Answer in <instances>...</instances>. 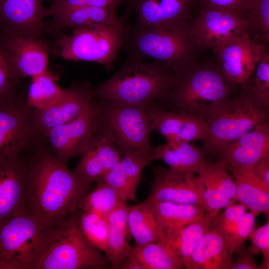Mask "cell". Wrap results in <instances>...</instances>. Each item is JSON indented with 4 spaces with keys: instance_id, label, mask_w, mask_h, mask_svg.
<instances>
[{
    "instance_id": "1",
    "label": "cell",
    "mask_w": 269,
    "mask_h": 269,
    "mask_svg": "<svg viewBox=\"0 0 269 269\" xmlns=\"http://www.w3.org/2000/svg\"><path fill=\"white\" fill-rule=\"evenodd\" d=\"M27 166V213L52 229L76 210L91 184L51 153L38 155Z\"/></svg>"
},
{
    "instance_id": "2",
    "label": "cell",
    "mask_w": 269,
    "mask_h": 269,
    "mask_svg": "<svg viewBox=\"0 0 269 269\" xmlns=\"http://www.w3.org/2000/svg\"><path fill=\"white\" fill-rule=\"evenodd\" d=\"M174 77V72L161 64L133 56L93 93L111 102L148 106L168 97Z\"/></svg>"
},
{
    "instance_id": "3",
    "label": "cell",
    "mask_w": 269,
    "mask_h": 269,
    "mask_svg": "<svg viewBox=\"0 0 269 269\" xmlns=\"http://www.w3.org/2000/svg\"><path fill=\"white\" fill-rule=\"evenodd\" d=\"M174 82L167 98L177 110L205 120L230 98L234 85L220 68L200 65L194 61L175 72Z\"/></svg>"
},
{
    "instance_id": "4",
    "label": "cell",
    "mask_w": 269,
    "mask_h": 269,
    "mask_svg": "<svg viewBox=\"0 0 269 269\" xmlns=\"http://www.w3.org/2000/svg\"><path fill=\"white\" fill-rule=\"evenodd\" d=\"M130 46L134 56L153 59L173 72L194 61V53L198 49L189 20L136 28Z\"/></svg>"
},
{
    "instance_id": "5",
    "label": "cell",
    "mask_w": 269,
    "mask_h": 269,
    "mask_svg": "<svg viewBox=\"0 0 269 269\" xmlns=\"http://www.w3.org/2000/svg\"><path fill=\"white\" fill-rule=\"evenodd\" d=\"M205 121L209 134L203 148L206 153L217 154L244 134L269 122V107L264 106L245 91L229 99Z\"/></svg>"
},
{
    "instance_id": "6",
    "label": "cell",
    "mask_w": 269,
    "mask_h": 269,
    "mask_svg": "<svg viewBox=\"0 0 269 269\" xmlns=\"http://www.w3.org/2000/svg\"><path fill=\"white\" fill-rule=\"evenodd\" d=\"M109 264L86 239L73 213L50 230L36 269H103Z\"/></svg>"
},
{
    "instance_id": "7",
    "label": "cell",
    "mask_w": 269,
    "mask_h": 269,
    "mask_svg": "<svg viewBox=\"0 0 269 269\" xmlns=\"http://www.w3.org/2000/svg\"><path fill=\"white\" fill-rule=\"evenodd\" d=\"M0 269H36L51 229L29 214L0 224Z\"/></svg>"
},
{
    "instance_id": "8",
    "label": "cell",
    "mask_w": 269,
    "mask_h": 269,
    "mask_svg": "<svg viewBox=\"0 0 269 269\" xmlns=\"http://www.w3.org/2000/svg\"><path fill=\"white\" fill-rule=\"evenodd\" d=\"M125 25L96 24L73 29L69 36L56 41L64 59L84 61L110 65L126 41Z\"/></svg>"
},
{
    "instance_id": "9",
    "label": "cell",
    "mask_w": 269,
    "mask_h": 269,
    "mask_svg": "<svg viewBox=\"0 0 269 269\" xmlns=\"http://www.w3.org/2000/svg\"><path fill=\"white\" fill-rule=\"evenodd\" d=\"M111 103L104 113L102 132L114 141L122 155L136 150H153L147 106Z\"/></svg>"
},
{
    "instance_id": "10",
    "label": "cell",
    "mask_w": 269,
    "mask_h": 269,
    "mask_svg": "<svg viewBox=\"0 0 269 269\" xmlns=\"http://www.w3.org/2000/svg\"><path fill=\"white\" fill-rule=\"evenodd\" d=\"M190 30L198 49L216 50L248 33L247 15L217 8H203L190 22ZM249 34V33H248Z\"/></svg>"
},
{
    "instance_id": "11",
    "label": "cell",
    "mask_w": 269,
    "mask_h": 269,
    "mask_svg": "<svg viewBox=\"0 0 269 269\" xmlns=\"http://www.w3.org/2000/svg\"><path fill=\"white\" fill-rule=\"evenodd\" d=\"M154 179L146 200L170 202L202 207L204 187L199 175L169 168H153Z\"/></svg>"
},
{
    "instance_id": "12",
    "label": "cell",
    "mask_w": 269,
    "mask_h": 269,
    "mask_svg": "<svg viewBox=\"0 0 269 269\" xmlns=\"http://www.w3.org/2000/svg\"><path fill=\"white\" fill-rule=\"evenodd\" d=\"M98 113L93 107L75 119L54 127L45 134L54 155L65 163L82 155L97 129Z\"/></svg>"
},
{
    "instance_id": "13",
    "label": "cell",
    "mask_w": 269,
    "mask_h": 269,
    "mask_svg": "<svg viewBox=\"0 0 269 269\" xmlns=\"http://www.w3.org/2000/svg\"><path fill=\"white\" fill-rule=\"evenodd\" d=\"M266 45L247 33L214 52L225 77L234 85H243L252 76Z\"/></svg>"
},
{
    "instance_id": "14",
    "label": "cell",
    "mask_w": 269,
    "mask_h": 269,
    "mask_svg": "<svg viewBox=\"0 0 269 269\" xmlns=\"http://www.w3.org/2000/svg\"><path fill=\"white\" fill-rule=\"evenodd\" d=\"M147 111L152 131H156L166 142L202 141L208 137L206 121L202 117L177 110L168 111L157 107L147 106Z\"/></svg>"
},
{
    "instance_id": "15",
    "label": "cell",
    "mask_w": 269,
    "mask_h": 269,
    "mask_svg": "<svg viewBox=\"0 0 269 269\" xmlns=\"http://www.w3.org/2000/svg\"><path fill=\"white\" fill-rule=\"evenodd\" d=\"M28 166L20 157L0 159V224L26 210Z\"/></svg>"
},
{
    "instance_id": "16",
    "label": "cell",
    "mask_w": 269,
    "mask_h": 269,
    "mask_svg": "<svg viewBox=\"0 0 269 269\" xmlns=\"http://www.w3.org/2000/svg\"><path fill=\"white\" fill-rule=\"evenodd\" d=\"M0 51L22 77H31L48 70V46L42 39L4 31Z\"/></svg>"
},
{
    "instance_id": "17",
    "label": "cell",
    "mask_w": 269,
    "mask_h": 269,
    "mask_svg": "<svg viewBox=\"0 0 269 269\" xmlns=\"http://www.w3.org/2000/svg\"><path fill=\"white\" fill-rule=\"evenodd\" d=\"M42 0H0L4 31L41 39L46 9Z\"/></svg>"
},
{
    "instance_id": "18",
    "label": "cell",
    "mask_w": 269,
    "mask_h": 269,
    "mask_svg": "<svg viewBox=\"0 0 269 269\" xmlns=\"http://www.w3.org/2000/svg\"><path fill=\"white\" fill-rule=\"evenodd\" d=\"M217 154V161L226 167L254 168L269 156V122L244 134Z\"/></svg>"
},
{
    "instance_id": "19",
    "label": "cell",
    "mask_w": 269,
    "mask_h": 269,
    "mask_svg": "<svg viewBox=\"0 0 269 269\" xmlns=\"http://www.w3.org/2000/svg\"><path fill=\"white\" fill-rule=\"evenodd\" d=\"M93 92L87 88L65 89L62 96L48 107L38 110L35 126L44 135L51 129L70 122L84 114L93 106Z\"/></svg>"
},
{
    "instance_id": "20",
    "label": "cell",
    "mask_w": 269,
    "mask_h": 269,
    "mask_svg": "<svg viewBox=\"0 0 269 269\" xmlns=\"http://www.w3.org/2000/svg\"><path fill=\"white\" fill-rule=\"evenodd\" d=\"M193 0H123L128 12H134L136 28L189 20Z\"/></svg>"
},
{
    "instance_id": "21",
    "label": "cell",
    "mask_w": 269,
    "mask_h": 269,
    "mask_svg": "<svg viewBox=\"0 0 269 269\" xmlns=\"http://www.w3.org/2000/svg\"><path fill=\"white\" fill-rule=\"evenodd\" d=\"M198 175L204 187L202 208L205 212L217 215L236 201L235 182L224 164L218 161L207 162Z\"/></svg>"
},
{
    "instance_id": "22",
    "label": "cell",
    "mask_w": 269,
    "mask_h": 269,
    "mask_svg": "<svg viewBox=\"0 0 269 269\" xmlns=\"http://www.w3.org/2000/svg\"><path fill=\"white\" fill-rule=\"evenodd\" d=\"M122 156L114 141L102 132L94 136L75 171L90 184L98 182L120 161Z\"/></svg>"
},
{
    "instance_id": "23",
    "label": "cell",
    "mask_w": 269,
    "mask_h": 269,
    "mask_svg": "<svg viewBox=\"0 0 269 269\" xmlns=\"http://www.w3.org/2000/svg\"><path fill=\"white\" fill-rule=\"evenodd\" d=\"M30 132L25 110L14 106L1 108L0 159L20 157L28 143Z\"/></svg>"
},
{
    "instance_id": "24",
    "label": "cell",
    "mask_w": 269,
    "mask_h": 269,
    "mask_svg": "<svg viewBox=\"0 0 269 269\" xmlns=\"http://www.w3.org/2000/svg\"><path fill=\"white\" fill-rule=\"evenodd\" d=\"M236 184V201L269 220V187L254 168L227 167Z\"/></svg>"
},
{
    "instance_id": "25",
    "label": "cell",
    "mask_w": 269,
    "mask_h": 269,
    "mask_svg": "<svg viewBox=\"0 0 269 269\" xmlns=\"http://www.w3.org/2000/svg\"><path fill=\"white\" fill-rule=\"evenodd\" d=\"M206 154L203 147L186 141L166 142L153 148L154 160H162L173 170L197 174L206 167Z\"/></svg>"
},
{
    "instance_id": "26",
    "label": "cell",
    "mask_w": 269,
    "mask_h": 269,
    "mask_svg": "<svg viewBox=\"0 0 269 269\" xmlns=\"http://www.w3.org/2000/svg\"><path fill=\"white\" fill-rule=\"evenodd\" d=\"M233 255L224 238L210 229L196 247L186 269H229Z\"/></svg>"
},
{
    "instance_id": "27",
    "label": "cell",
    "mask_w": 269,
    "mask_h": 269,
    "mask_svg": "<svg viewBox=\"0 0 269 269\" xmlns=\"http://www.w3.org/2000/svg\"><path fill=\"white\" fill-rule=\"evenodd\" d=\"M217 215L206 212L201 219L186 225L158 242L169 248L186 269L193 252L204 235L210 230L213 219Z\"/></svg>"
},
{
    "instance_id": "28",
    "label": "cell",
    "mask_w": 269,
    "mask_h": 269,
    "mask_svg": "<svg viewBox=\"0 0 269 269\" xmlns=\"http://www.w3.org/2000/svg\"><path fill=\"white\" fill-rule=\"evenodd\" d=\"M128 208L126 202L122 203L107 217L109 229L105 254L112 269H121L132 249L126 240Z\"/></svg>"
},
{
    "instance_id": "29",
    "label": "cell",
    "mask_w": 269,
    "mask_h": 269,
    "mask_svg": "<svg viewBox=\"0 0 269 269\" xmlns=\"http://www.w3.org/2000/svg\"><path fill=\"white\" fill-rule=\"evenodd\" d=\"M116 9L86 6L72 9L53 17V27L56 29H74L84 26L103 24L125 25V19L129 14L126 13L119 17Z\"/></svg>"
},
{
    "instance_id": "30",
    "label": "cell",
    "mask_w": 269,
    "mask_h": 269,
    "mask_svg": "<svg viewBox=\"0 0 269 269\" xmlns=\"http://www.w3.org/2000/svg\"><path fill=\"white\" fill-rule=\"evenodd\" d=\"M152 202L162 234L161 239L189 224L201 219L206 213L202 207L196 205L170 202Z\"/></svg>"
},
{
    "instance_id": "31",
    "label": "cell",
    "mask_w": 269,
    "mask_h": 269,
    "mask_svg": "<svg viewBox=\"0 0 269 269\" xmlns=\"http://www.w3.org/2000/svg\"><path fill=\"white\" fill-rule=\"evenodd\" d=\"M128 227L136 245L157 242L162 238L153 203L147 200L129 207Z\"/></svg>"
},
{
    "instance_id": "32",
    "label": "cell",
    "mask_w": 269,
    "mask_h": 269,
    "mask_svg": "<svg viewBox=\"0 0 269 269\" xmlns=\"http://www.w3.org/2000/svg\"><path fill=\"white\" fill-rule=\"evenodd\" d=\"M133 251L144 269H184L182 262L165 245L152 242L133 247Z\"/></svg>"
},
{
    "instance_id": "33",
    "label": "cell",
    "mask_w": 269,
    "mask_h": 269,
    "mask_svg": "<svg viewBox=\"0 0 269 269\" xmlns=\"http://www.w3.org/2000/svg\"><path fill=\"white\" fill-rule=\"evenodd\" d=\"M57 76L48 70L32 77L28 94L29 105L40 110L56 102L65 90L57 84Z\"/></svg>"
},
{
    "instance_id": "34",
    "label": "cell",
    "mask_w": 269,
    "mask_h": 269,
    "mask_svg": "<svg viewBox=\"0 0 269 269\" xmlns=\"http://www.w3.org/2000/svg\"><path fill=\"white\" fill-rule=\"evenodd\" d=\"M95 189L82 199L78 208L81 211L94 212L105 217L122 203L123 200L118 192L105 182H97Z\"/></svg>"
},
{
    "instance_id": "35",
    "label": "cell",
    "mask_w": 269,
    "mask_h": 269,
    "mask_svg": "<svg viewBox=\"0 0 269 269\" xmlns=\"http://www.w3.org/2000/svg\"><path fill=\"white\" fill-rule=\"evenodd\" d=\"M153 160V150L139 149L125 153L120 161L116 164L135 196L143 171Z\"/></svg>"
},
{
    "instance_id": "36",
    "label": "cell",
    "mask_w": 269,
    "mask_h": 269,
    "mask_svg": "<svg viewBox=\"0 0 269 269\" xmlns=\"http://www.w3.org/2000/svg\"><path fill=\"white\" fill-rule=\"evenodd\" d=\"M81 211L78 216L73 212L81 232L91 245L106 253L109 229L107 218L94 212Z\"/></svg>"
},
{
    "instance_id": "37",
    "label": "cell",
    "mask_w": 269,
    "mask_h": 269,
    "mask_svg": "<svg viewBox=\"0 0 269 269\" xmlns=\"http://www.w3.org/2000/svg\"><path fill=\"white\" fill-rule=\"evenodd\" d=\"M246 84V92L264 106L269 107V48L267 44Z\"/></svg>"
},
{
    "instance_id": "38",
    "label": "cell",
    "mask_w": 269,
    "mask_h": 269,
    "mask_svg": "<svg viewBox=\"0 0 269 269\" xmlns=\"http://www.w3.org/2000/svg\"><path fill=\"white\" fill-rule=\"evenodd\" d=\"M247 15L249 34L262 41L269 32V0H254Z\"/></svg>"
},
{
    "instance_id": "39",
    "label": "cell",
    "mask_w": 269,
    "mask_h": 269,
    "mask_svg": "<svg viewBox=\"0 0 269 269\" xmlns=\"http://www.w3.org/2000/svg\"><path fill=\"white\" fill-rule=\"evenodd\" d=\"M246 207L242 204H232L219 213L213 219L210 229L220 233L226 241L232 234L240 220L247 212Z\"/></svg>"
},
{
    "instance_id": "40",
    "label": "cell",
    "mask_w": 269,
    "mask_h": 269,
    "mask_svg": "<svg viewBox=\"0 0 269 269\" xmlns=\"http://www.w3.org/2000/svg\"><path fill=\"white\" fill-rule=\"evenodd\" d=\"M258 212L250 211L243 215L235 230L226 240L230 251L235 254L236 250L245 244L254 231Z\"/></svg>"
},
{
    "instance_id": "41",
    "label": "cell",
    "mask_w": 269,
    "mask_h": 269,
    "mask_svg": "<svg viewBox=\"0 0 269 269\" xmlns=\"http://www.w3.org/2000/svg\"><path fill=\"white\" fill-rule=\"evenodd\" d=\"M22 77L0 50V96L6 100L13 94L18 79Z\"/></svg>"
},
{
    "instance_id": "42",
    "label": "cell",
    "mask_w": 269,
    "mask_h": 269,
    "mask_svg": "<svg viewBox=\"0 0 269 269\" xmlns=\"http://www.w3.org/2000/svg\"><path fill=\"white\" fill-rule=\"evenodd\" d=\"M249 239L250 249L254 255L261 253L263 261L269 259V220L263 226L255 229Z\"/></svg>"
},
{
    "instance_id": "43",
    "label": "cell",
    "mask_w": 269,
    "mask_h": 269,
    "mask_svg": "<svg viewBox=\"0 0 269 269\" xmlns=\"http://www.w3.org/2000/svg\"><path fill=\"white\" fill-rule=\"evenodd\" d=\"M254 0H202L203 8H217L247 15Z\"/></svg>"
},
{
    "instance_id": "44",
    "label": "cell",
    "mask_w": 269,
    "mask_h": 269,
    "mask_svg": "<svg viewBox=\"0 0 269 269\" xmlns=\"http://www.w3.org/2000/svg\"><path fill=\"white\" fill-rule=\"evenodd\" d=\"M235 253L237 254V259L233 261L229 269H260L255 260L254 254L245 244Z\"/></svg>"
},
{
    "instance_id": "45",
    "label": "cell",
    "mask_w": 269,
    "mask_h": 269,
    "mask_svg": "<svg viewBox=\"0 0 269 269\" xmlns=\"http://www.w3.org/2000/svg\"><path fill=\"white\" fill-rule=\"evenodd\" d=\"M254 169L257 175L269 187V156L259 162Z\"/></svg>"
},
{
    "instance_id": "46",
    "label": "cell",
    "mask_w": 269,
    "mask_h": 269,
    "mask_svg": "<svg viewBox=\"0 0 269 269\" xmlns=\"http://www.w3.org/2000/svg\"><path fill=\"white\" fill-rule=\"evenodd\" d=\"M121 269H144L143 266L132 250L124 261Z\"/></svg>"
},
{
    "instance_id": "47",
    "label": "cell",
    "mask_w": 269,
    "mask_h": 269,
    "mask_svg": "<svg viewBox=\"0 0 269 269\" xmlns=\"http://www.w3.org/2000/svg\"><path fill=\"white\" fill-rule=\"evenodd\" d=\"M260 269H269V259L263 261L261 264L259 265Z\"/></svg>"
},
{
    "instance_id": "48",
    "label": "cell",
    "mask_w": 269,
    "mask_h": 269,
    "mask_svg": "<svg viewBox=\"0 0 269 269\" xmlns=\"http://www.w3.org/2000/svg\"><path fill=\"white\" fill-rule=\"evenodd\" d=\"M262 41L269 45V32L266 34L262 38Z\"/></svg>"
},
{
    "instance_id": "49",
    "label": "cell",
    "mask_w": 269,
    "mask_h": 269,
    "mask_svg": "<svg viewBox=\"0 0 269 269\" xmlns=\"http://www.w3.org/2000/svg\"><path fill=\"white\" fill-rule=\"evenodd\" d=\"M52 0V1H54V0Z\"/></svg>"
}]
</instances>
